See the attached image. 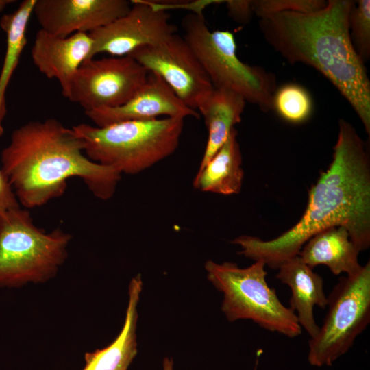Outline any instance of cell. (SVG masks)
<instances>
[{"mask_svg": "<svg viewBox=\"0 0 370 370\" xmlns=\"http://www.w3.org/2000/svg\"><path fill=\"white\" fill-rule=\"evenodd\" d=\"M36 0H25L12 13L3 14L0 26L6 34V50L0 73V136L6 114L5 91L27 44V24L33 14Z\"/></svg>", "mask_w": 370, "mask_h": 370, "instance_id": "ffe728a7", "label": "cell"}, {"mask_svg": "<svg viewBox=\"0 0 370 370\" xmlns=\"http://www.w3.org/2000/svg\"><path fill=\"white\" fill-rule=\"evenodd\" d=\"M131 2L125 14L89 33L93 41L90 59L99 53L129 56L138 48L160 43L176 33L168 11L157 1Z\"/></svg>", "mask_w": 370, "mask_h": 370, "instance_id": "8fae6325", "label": "cell"}, {"mask_svg": "<svg viewBox=\"0 0 370 370\" xmlns=\"http://www.w3.org/2000/svg\"><path fill=\"white\" fill-rule=\"evenodd\" d=\"M237 134L234 128L212 158L198 170L193 181L196 189L224 195L240 193L244 172Z\"/></svg>", "mask_w": 370, "mask_h": 370, "instance_id": "d6986e66", "label": "cell"}, {"mask_svg": "<svg viewBox=\"0 0 370 370\" xmlns=\"http://www.w3.org/2000/svg\"><path fill=\"white\" fill-rule=\"evenodd\" d=\"M224 3L229 16L237 23L245 24L254 14L251 0H227Z\"/></svg>", "mask_w": 370, "mask_h": 370, "instance_id": "cb8c5ba5", "label": "cell"}, {"mask_svg": "<svg viewBox=\"0 0 370 370\" xmlns=\"http://www.w3.org/2000/svg\"><path fill=\"white\" fill-rule=\"evenodd\" d=\"M173 364L171 359L165 358L163 362V370H173Z\"/></svg>", "mask_w": 370, "mask_h": 370, "instance_id": "484cf974", "label": "cell"}, {"mask_svg": "<svg viewBox=\"0 0 370 370\" xmlns=\"http://www.w3.org/2000/svg\"><path fill=\"white\" fill-rule=\"evenodd\" d=\"M181 118L121 122L105 127H73L83 140L84 153L97 163L121 174H138L172 155L184 127Z\"/></svg>", "mask_w": 370, "mask_h": 370, "instance_id": "277c9868", "label": "cell"}, {"mask_svg": "<svg viewBox=\"0 0 370 370\" xmlns=\"http://www.w3.org/2000/svg\"><path fill=\"white\" fill-rule=\"evenodd\" d=\"M183 36L197 56L215 88L243 97L262 111L271 110L277 88L275 75L258 66L241 61L234 34L228 30H210L203 14L190 13L182 20Z\"/></svg>", "mask_w": 370, "mask_h": 370, "instance_id": "8992f818", "label": "cell"}, {"mask_svg": "<svg viewBox=\"0 0 370 370\" xmlns=\"http://www.w3.org/2000/svg\"><path fill=\"white\" fill-rule=\"evenodd\" d=\"M358 254L347 230L342 226H335L311 237L303 246L299 256L312 269L323 264L335 275L343 273L352 275L362 267L358 262Z\"/></svg>", "mask_w": 370, "mask_h": 370, "instance_id": "2e32d148", "label": "cell"}, {"mask_svg": "<svg viewBox=\"0 0 370 370\" xmlns=\"http://www.w3.org/2000/svg\"><path fill=\"white\" fill-rule=\"evenodd\" d=\"M284 121L291 123L306 121L313 110L310 92L301 85L287 83L277 87L271 102V110Z\"/></svg>", "mask_w": 370, "mask_h": 370, "instance_id": "44dd1931", "label": "cell"}, {"mask_svg": "<svg viewBox=\"0 0 370 370\" xmlns=\"http://www.w3.org/2000/svg\"><path fill=\"white\" fill-rule=\"evenodd\" d=\"M328 312L308 341V360L331 366L352 347L370 322V262L354 275L341 277L327 297Z\"/></svg>", "mask_w": 370, "mask_h": 370, "instance_id": "ba28073f", "label": "cell"}, {"mask_svg": "<svg viewBox=\"0 0 370 370\" xmlns=\"http://www.w3.org/2000/svg\"><path fill=\"white\" fill-rule=\"evenodd\" d=\"M142 286L140 275L132 279L125 320L121 332L106 347L86 353L84 357L86 365L82 370L127 369L137 353V305Z\"/></svg>", "mask_w": 370, "mask_h": 370, "instance_id": "ac0fdd59", "label": "cell"}, {"mask_svg": "<svg viewBox=\"0 0 370 370\" xmlns=\"http://www.w3.org/2000/svg\"><path fill=\"white\" fill-rule=\"evenodd\" d=\"M265 266L260 260L245 268L208 260L205 268L208 280L223 294L221 310L230 321L249 319L268 331L295 338L301 334L297 316L269 286Z\"/></svg>", "mask_w": 370, "mask_h": 370, "instance_id": "52a82bcc", "label": "cell"}, {"mask_svg": "<svg viewBox=\"0 0 370 370\" xmlns=\"http://www.w3.org/2000/svg\"><path fill=\"white\" fill-rule=\"evenodd\" d=\"M71 235L47 233L21 207L0 212V287H19L52 278L67 258Z\"/></svg>", "mask_w": 370, "mask_h": 370, "instance_id": "5b68a950", "label": "cell"}, {"mask_svg": "<svg viewBox=\"0 0 370 370\" xmlns=\"http://www.w3.org/2000/svg\"><path fill=\"white\" fill-rule=\"evenodd\" d=\"M1 162L19 204L27 208L61 197L67 180L73 177L82 179L96 197L108 200L122 175L89 159L83 140L73 127L53 118L29 121L14 130Z\"/></svg>", "mask_w": 370, "mask_h": 370, "instance_id": "7a4b0ae2", "label": "cell"}, {"mask_svg": "<svg viewBox=\"0 0 370 370\" xmlns=\"http://www.w3.org/2000/svg\"><path fill=\"white\" fill-rule=\"evenodd\" d=\"M149 75L129 56L87 60L72 81L68 99L85 112L115 108L134 96Z\"/></svg>", "mask_w": 370, "mask_h": 370, "instance_id": "9c48e42d", "label": "cell"}, {"mask_svg": "<svg viewBox=\"0 0 370 370\" xmlns=\"http://www.w3.org/2000/svg\"><path fill=\"white\" fill-rule=\"evenodd\" d=\"M93 41L88 33L57 36L40 29L31 50L34 65L49 79H57L68 98L72 81L80 66L90 60Z\"/></svg>", "mask_w": 370, "mask_h": 370, "instance_id": "5bb4252c", "label": "cell"}, {"mask_svg": "<svg viewBox=\"0 0 370 370\" xmlns=\"http://www.w3.org/2000/svg\"><path fill=\"white\" fill-rule=\"evenodd\" d=\"M129 56L149 73L158 76L195 110L214 89L192 48L176 33L160 43L138 48Z\"/></svg>", "mask_w": 370, "mask_h": 370, "instance_id": "30bf717a", "label": "cell"}, {"mask_svg": "<svg viewBox=\"0 0 370 370\" xmlns=\"http://www.w3.org/2000/svg\"><path fill=\"white\" fill-rule=\"evenodd\" d=\"M349 34L352 45L360 60L370 58V1H354L349 14Z\"/></svg>", "mask_w": 370, "mask_h": 370, "instance_id": "7402d4cb", "label": "cell"}, {"mask_svg": "<svg viewBox=\"0 0 370 370\" xmlns=\"http://www.w3.org/2000/svg\"><path fill=\"white\" fill-rule=\"evenodd\" d=\"M18 207V200L0 166V212Z\"/></svg>", "mask_w": 370, "mask_h": 370, "instance_id": "d4e9b609", "label": "cell"}, {"mask_svg": "<svg viewBox=\"0 0 370 370\" xmlns=\"http://www.w3.org/2000/svg\"><path fill=\"white\" fill-rule=\"evenodd\" d=\"M15 1L13 0H0V13L5 8V7L14 3Z\"/></svg>", "mask_w": 370, "mask_h": 370, "instance_id": "4316f807", "label": "cell"}, {"mask_svg": "<svg viewBox=\"0 0 370 370\" xmlns=\"http://www.w3.org/2000/svg\"><path fill=\"white\" fill-rule=\"evenodd\" d=\"M326 4L324 0H252L254 14L260 19L282 12L313 13Z\"/></svg>", "mask_w": 370, "mask_h": 370, "instance_id": "603a6c76", "label": "cell"}, {"mask_svg": "<svg viewBox=\"0 0 370 370\" xmlns=\"http://www.w3.org/2000/svg\"><path fill=\"white\" fill-rule=\"evenodd\" d=\"M97 127L161 116L199 118V114L185 105L158 76L149 73L145 84L127 102L115 108L85 112Z\"/></svg>", "mask_w": 370, "mask_h": 370, "instance_id": "4fadbf2b", "label": "cell"}, {"mask_svg": "<svg viewBox=\"0 0 370 370\" xmlns=\"http://www.w3.org/2000/svg\"><path fill=\"white\" fill-rule=\"evenodd\" d=\"M126 0H36L33 13L45 32L60 37L90 33L125 14Z\"/></svg>", "mask_w": 370, "mask_h": 370, "instance_id": "7c38bea8", "label": "cell"}, {"mask_svg": "<svg viewBox=\"0 0 370 370\" xmlns=\"http://www.w3.org/2000/svg\"><path fill=\"white\" fill-rule=\"evenodd\" d=\"M246 101L232 91L215 88L199 105L208 137L199 170L212 158L228 138L234 126L241 121Z\"/></svg>", "mask_w": 370, "mask_h": 370, "instance_id": "e0dca14e", "label": "cell"}, {"mask_svg": "<svg viewBox=\"0 0 370 370\" xmlns=\"http://www.w3.org/2000/svg\"><path fill=\"white\" fill-rule=\"evenodd\" d=\"M276 278L291 291L289 308L297 316L298 323L310 338H314L319 326L314 316V306L325 308L327 296L323 280L300 258L294 256L284 262L278 268Z\"/></svg>", "mask_w": 370, "mask_h": 370, "instance_id": "9a60e30c", "label": "cell"}, {"mask_svg": "<svg viewBox=\"0 0 370 370\" xmlns=\"http://www.w3.org/2000/svg\"><path fill=\"white\" fill-rule=\"evenodd\" d=\"M335 226L345 227L359 252L370 246V159L365 142L347 121H338L333 158L309 190L300 220L286 232L269 241L241 236L232 243L241 254L277 269L298 256L314 235Z\"/></svg>", "mask_w": 370, "mask_h": 370, "instance_id": "6da1fadb", "label": "cell"}, {"mask_svg": "<svg viewBox=\"0 0 370 370\" xmlns=\"http://www.w3.org/2000/svg\"><path fill=\"white\" fill-rule=\"evenodd\" d=\"M354 1L329 0L310 14L282 12L259 19L265 41L290 64L309 65L348 101L370 134V80L349 34Z\"/></svg>", "mask_w": 370, "mask_h": 370, "instance_id": "3957f363", "label": "cell"}]
</instances>
